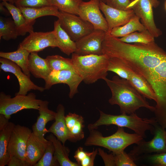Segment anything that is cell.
Wrapping results in <instances>:
<instances>
[{
    "label": "cell",
    "instance_id": "cell-2",
    "mask_svg": "<svg viewBox=\"0 0 166 166\" xmlns=\"http://www.w3.org/2000/svg\"><path fill=\"white\" fill-rule=\"evenodd\" d=\"M104 80L112 93L109 103L118 105L121 114H130L141 107L155 111V107L150 105L128 80L118 76H114L112 79L106 78Z\"/></svg>",
    "mask_w": 166,
    "mask_h": 166
},
{
    "label": "cell",
    "instance_id": "cell-31",
    "mask_svg": "<svg viewBox=\"0 0 166 166\" xmlns=\"http://www.w3.org/2000/svg\"><path fill=\"white\" fill-rule=\"evenodd\" d=\"M51 70H69L75 71L71 58H65L59 55L47 56L45 58Z\"/></svg>",
    "mask_w": 166,
    "mask_h": 166
},
{
    "label": "cell",
    "instance_id": "cell-15",
    "mask_svg": "<svg viewBox=\"0 0 166 166\" xmlns=\"http://www.w3.org/2000/svg\"><path fill=\"white\" fill-rule=\"evenodd\" d=\"M0 69L3 71L13 74L18 80L19 89L15 95H26L31 90L43 92L44 87L35 85L16 64L8 59L0 57Z\"/></svg>",
    "mask_w": 166,
    "mask_h": 166
},
{
    "label": "cell",
    "instance_id": "cell-41",
    "mask_svg": "<svg viewBox=\"0 0 166 166\" xmlns=\"http://www.w3.org/2000/svg\"><path fill=\"white\" fill-rule=\"evenodd\" d=\"M98 154L103 159L105 166H115L113 156L112 153L108 154L101 148L98 149Z\"/></svg>",
    "mask_w": 166,
    "mask_h": 166
},
{
    "label": "cell",
    "instance_id": "cell-14",
    "mask_svg": "<svg viewBox=\"0 0 166 166\" xmlns=\"http://www.w3.org/2000/svg\"><path fill=\"white\" fill-rule=\"evenodd\" d=\"M32 132V130L27 127L20 125L14 126L8 148L10 156H14L26 161V145Z\"/></svg>",
    "mask_w": 166,
    "mask_h": 166
},
{
    "label": "cell",
    "instance_id": "cell-23",
    "mask_svg": "<svg viewBox=\"0 0 166 166\" xmlns=\"http://www.w3.org/2000/svg\"><path fill=\"white\" fill-rule=\"evenodd\" d=\"M19 7L26 22L34 23L35 20L42 17L52 16L58 17L60 11L55 7L49 6L39 7Z\"/></svg>",
    "mask_w": 166,
    "mask_h": 166
},
{
    "label": "cell",
    "instance_id": "cell-35",
    "mask_svg": "<svg viewBox=\"0 0 166 166\" xmlns=\"http://www.w3.org/2000/svg\"><path fill=\"white\" fill-rule=\"evenodd\" d=\"M54 147L49 140L45 152L41 159L34 166H57L60 165L54 156Z\"/></svg>",
    "mask_w": 166,
    "mask_h": 166
},
{
    "label": "cell",
    "instance_id": "cell-16",
    "mask_svg": "<svg viewBox=\"0 0 166 166\" xmlns=\"http://www.w3.org/2000/svg\"><path fill=\"white\" fill-rule=\"evenodd\" d=\"M100 8L105 17L110 33L116 27L126 24L135 14L132 9L123 10L111 7L100 1Z\"/></svg>",
    "mask_w": 166,
    "mask_h": 166
},
{
    "label": "cell",
    "instance_id": "cell-22",
    "mask_svg": "<svg viewBox=\"0 0 166 166\" xmlns=\"http://www.w3.org/2000/svg\"><path fill=\"white\" fill-rule=\"evenodd\" d=\"M56 39L57 47L68 56L75 52L76 42L70 38L67 33L61 27L59 20L55 21L54 30Z\"/></svg>",
    "mask_w": 166,
    "mask_h": 166
},
{
    "label": "cell",
    "instance_id": "cell-49",
    "mask_svg": "<svg viewBox=\"0 0 166 166\" xmlns=\"http://www.w3.org/2000/svg\"><path fill=\"white\" fill-rule=\"evenodd\" d=\"M165 8L166 10V1H165Z\"/></svg>",
    "mask_w": 166,
    "mask_h": 166
},
{
    "label": "cell",
    "instance_id": "cell-37",
    "mask_svg": "<svg viewBox=\"0 0 166 166\" xmlns=\"http://www.w3.org/2000/svg\"><path fill=\"white\" fill-rule=\"evenodd\" d=\"M140 157H143L147 162L152 165L166 166V152L144 155L139 158Z\"/></svg>",
    "mask_w": 166,
    "mask_h": 166
},
{
    "label": "cell",
    "instance_id": "cell-48",
    "mask_svg": "<svg viewBox=\"0 0 166 166\" xmlns=\"http://www.w3.org/2000/svg\"><path fill=\"white\" fill-rule=\"evenodd\" d=\"M100 1H102L104 3H106V0H100Z\"/></svg>",
    "mask_w": 166,
    "mask_h": 166
},
{
    "label": "cell",
    "instance_id": "cell-44",
    "mask_svg": "<svg viewBox=\"0 0 166 166\" xmlns=\"http://www.w3.org/2000/svg\"><path fill=\"white\" fill-rule=\"evenodd\" d=\"M9 119L6 118L5 115L0 114V131L2 130L8 124Z\"/></svg>",
    "mask_w": 166,
    "mask_h": 166
},
{
    "label": "cell",
    "instance_id": "cell-28",
    "mask_svg": "<svg viewBox=\"0 0 166 166\" xmlns=\"http://www.w3.org/2000/svg\"><path fill=\"white\" fill-rule=\"evenodd\" d=\"M139 17L135 15L125 25L113 28L109 34L113 37L118 38L126 36L136 31H143L147 30L140 21Z\"/></svg>",
    "mask_w": 166,
    "mask_h": 166
},
{
    "label": "cell",
    "instance_id": "cell-19",
    "mask_svg": "<svg viewBox=\"0 0 166 166\" xmlns=\"http://www.w3.org/2000/svg\"><path fill=\"white\" fill-rule=\"evenodd\" d=\"M49 103L47 101H42L38 110L39 116L32 127V132L41 137H44L45 135L48 133L46 128L47 123L55 119L56 112L49 109Z\"/></svg>",
    "mask_w": 166,
    "mask_h": 166
},
{
    "label": "cell",
    "instance_id": "cell-10",
    "mask_svg": "<svg viewBox=\"0 0 166 166\" xmlns=\"http://www.w3.org/2000/svg\"><path fill=\"white\" fill-rule=\"evenodd\" d=\"M48 47H57L53 30L47 32L33 31L29 33L18 46V48L24 49L30 53L38 52Z\"/></svg>",
    "mask_w": 166,
    "mask_h": 166
},
{
    "label": "cell",
    "instance_id": "cell-30",
    "mask_svg": "<svg viewBox=\"0 0 166 166\" xmlns=\"http://www.w3.org/2000/svg\"><path fill=\"white\" fill-rule=\"evenodd\" d=\"M108 71H111L120 77L127 80L130 78L132 69L122 59L115 57L109 58Z\"/></svg>",
    "mask_w": 166,
    "mask_h": 166
},
{
    "label": "cell",
    "instance_id": "cell-18",
    "mask_svg": "<svg viewBox=\"0 0 166 166\" xmlns=\"http://www.w3.org/2000/svg\"><path fill=\"white\" fill-rule=\"evenodd\" d=\"M65 113L64 106L59 104L57 107L55 121L48 129V132L53 134L64 145L66 140H71L70 132L66 124Z\"/></svg>",
    "mask_w": 166,
    "mask_h": 166
},
{
    "label": "cell",
    "instance_id": "cell-45",
    "mask_svg": "<svg viewBox=\"0 0 166 166\" xmlns=\"http://www.w3.org/2000/svg\"><path fill=\"white\" fill-rule=\"evenodd\" d=\"M0 12L2 13H3V14L6 15L10 14L8 10L3 5L2 3H1L0 4Z\"/></svg>",
    "mask_w": 166,
    "mask_h": 166
},
{
    "label": "cell",
    "instance_id": "cell-32",
    "mask_svg": "<svg viewBox=\"0 0 166 166\" xmlns=\"http://www.w3.org/2000/svg\"><path fill=\"white\" fill-rule=\"evenodd\" d=\"M19 36L14 21L10 18L0 17V39L6 41L16 39Z\"/></svg>",
    "mask_w": 166,
    "mask_h": 166
},
{
    "label": "cell",
    "instance_id": "cell-9",
    "mask_svg": "<svg viewBox=\"0 0 166 166\" xmlns=\"http://www.w3.org/2000/svg\"><path fill=\"white\" fill-rule=\"evenodd\" d=\"M57 18L62 28L75 42L94 30L91 23L74 14L60 11Z\"/></svg>",
    "mask_w": 166,
    "mask_h": 166
},
{
    "label": "cell",
    "instance_id": "cell-40",
    "mask_svg": "<svg viewBox=\"0 0 166 166\" xmlns=\"http://www.w3.org/2000/svg\"><path fill=\"white\" fill-rule=\"evenodd\" d=\"M98 149H93V151L90 152H87L85 158L81 162L80 164L81 166H93L96 156L98 154Z\"/></svg>",
    "mask_w": 166,
    "mask_h": 166
},
{
    "label": "cell",
    "instance_id": "cell-21",
    "mask_svg": "<svg viewBox=\"0 0 166 166\" xmlns=\"http://www.w3.org/2000/svg\"><path fill=\"white\" fill-rule=\"evenodd\" d=\"M3 5L8 10L14 21L18 33V35L23 36L27 33L34 31V23H28L20 9L13 4L7 2H2Z\"/></svg>",
    "mask_w": 166,
    "mask_h": 166
},
{
    "label": "cell",
    "instance_id": "cell-50",
    "mask_svg": "<svg viewBox=\"0 0 166 166\" xmlns=\"http://www.w3.org/2000/svg\"><path fill=\"white\" fill-rule=\"evenodd\" d=\"M165 138H166V137H165Z\"/></svg>",
    "mask_w": 166,
    "mask_h": 166
},
{
    "label": "cell",
    "instance_id": "cell-36",
    "mask_svg": "<svg viewBox=\"0 0 166 166\" xmlns=\"http://www.w3.org/2000/svg\"><path fill=\"white\" fill-rule=\"evenodd\" d=\"M113 156L115 166H136L134 160L124 151L116 153Z\"/></svg>",
    "mask_w": 166,
    "mask_h": 166
},
{
    "label": "cell",
    "instance_id": "cell-25",
    "mask_svg": "<svg viewBox=\"0 0 166 166\" xmlns=\"http://www.w3.org/2000/svg\"><path fill=\"white\" fill-rule=\"evenodd\" d=\"M128 80L143 97L149 99L153 100L156 102V96L153 89L144 77L132 69L130 76Z\"/></svg>",
    "mask_w": 166,
    "mask_h": 166
},
{
    "label": "cell",
    "instance_id": "cell-4",
    "mask_svg": "<svg viewBox=\"0 0 166 166\" xmlns=\"http://www.w3.org/2000/svg\"><path fill=\"white\" fill-rule=\"evenodd\" d=\"M99 111L100 116L98 119L88 125L89 131L96 129L100 126L113 125L131 129L143 138L146 137L147 131H150L153 134L154 127L152 124L156 121L155 118H142L135 113L129 115L124 114L113 115L106 114L101 110Z\"/></svg>",
    "mask_w": 166,
    "mask_h": 166
},
{
    "label": "cell",
    "instance_id": "cell-33",
    "mask_svg": "<svg viewBox=\"0 0 166 166\" xmlns=\"http://www.w3.org/2000/svg\"><path fill=\"white\" fill-rule=\"evenodd\" d=\"M83 0H48L50 6L65 12L79 15V6Z\"/></svg>",
    "mask_w": 166,
    "mask_h": 166
},
{
    "label": "cell",
    "instance_id": "cell-29",
    "mask_svg": "<svg viewBox=\"0 0 166 166\" xmlns=\"http://www.w3.org/2000/svg\"><path fill=\"white\" fill-rule=\"evenodd\" d=\"M15 125L9 122L7 125L0 131V166L7 165L10 155L8 148L10 136Z\"/></svg>",
    "mask_w": 166,
    "mask_h": 166
},
{
    "label": "cell",
    "instance_id": "cell-47",
    "mask_svg": "<svg viewBox=\"0 0 166 166\" xmlns=\"http://www.w3.org/2000/svg\"><path fill=\"white\" fill-rule=\"evenodd\" d=\"M21 0H14V1L15 4L17 3V2H19L20 1H21Z\"/></svg>",
    "mask_w": 166,
    "mask_h": 166
},
{
    "label": "cell",
    "instance_id": "cell-20",
    "mask_svg": "<svg viewBox=\"0 0 166 166\" xmlns=\"http://www.w3.org/2000/svg\"><path fill=\"white\" fill-rule=\"evenodd\" d=\"M28 69L35 78L46 80L52 71L45 59L40 57L38 52L30 53L29 57Z\"/></svg>",
    "mask_w": 166,
    "mask_h": 166
},
{
    "label": "cell",
    "instance_id": "cell-24",
    "mask_svg": "<svg viewBox=\"0 0 166 166\" xmlns=\"http://www.w3.org/2000/svg\"><path fill=\"white\" fill-rule=\"evenodd\" d=\"M66 125L70 132L72 142H76L84 137L83 117L75 113H69L65 117Z\"/></svg>",
    "mask_w": 166,
    "mask_h": 166
},
{
    "label": "cell",
    "instance_id": "cell-8",
    "mask_svg": "<svg viewBox=\"0 0 166 166\" xmlns=\"http://www.w3.org/2000/svg\"><path fill=\"white\" fill-rule=\"evenodd\" d=\"M159 4L157 0H131L128 6L129 10H133L135 15L140 19L142 23L155 38L162 34L155 24L152 9Z\"/></svg>",
    "mask_w": 166,
    "mask_h": 166
},
{
    "label": "cell",
    "instance_id": "cell-3",
    "mask_svg": "<svg viewBox=\"0 0 166 166\" xmlns=\"http://www.w3.org/2000/svg\"><path fill=\"white\" fill-rule=\"evenodd\" d=\"M109 58L104 54L79 55L74 53L71 58L75 71L88 84L107 78Z\"/></svg>",
    "mask_w": 166,
    "mask_h": 166
},
{
    "label": "cell",
    "instance_id": "cell-12",
    "mask_svg": "<svg viewBox=\"0 0 166 166\" xmlns=\"http://www.w3.org/2000/svg\"><path fill=\"white\" fill-rule=\"evenodd\" d=\"M100 0L82 1L79 6L78 16L93 26L95 29L101 30L108 33L109 28L105 18L101 12Z\"/></svg>",
    "mask_w": 166,
    "mask_h": 166
},
{
    "label": "cell",
    "instance_id": "cell-43",
    "mask_svg": "<svg viewBox=\"0 0 166 166\" xmlns=\"http://www.w3.org/2000/svg\"><path fill=\"white\" fill-rule=\"evenodd\" d=\"M87 152L85 151L83 148L81 147H78L75 151L74 157L79 166L81 162L85 157Z\"/></svg>",
    "mask_w": 166,
    "mask_h": 166
},
{
    "label": "cell",
    "instance_id": "cell-6",
    "mask_svg": "<svg viewBox=\"0 0 166 166\" xmlns=\"http://www.w3.org/2000/svg\"><path fill=\"white\" fill-rule=\"evenodd\" d=\"M42 100L37 99L33 93L27 95H15L11 97L2 92L0 93V114L10 119L11 116L24 109L38 110Z\"/></svg>",
    "mask_w": 166,
    "mask_h": 166
},
{
    "label": "cell",
    "instance_id": "cell-5",
    "mask_svg": "<svg viewBox=\"0 0 166 166\" xmlns=\"http://www.w3.org/2000/svg\"><path fill=\"white\" fill-rule=\"evenodd\" d=\"M89 132V136L85 143V146L103 147L114 153L124 151L128 146L134 144H137L144 138L136 133H127L124 131L123 127H118L114 133L107 136H104L96 129Z\"/></svg>",
    "mask_w": 166,
    "mask_h": 166
},
{
    "label": "cell",
    "instance_id": "cell-34",
    "mask_svg": "<svg viewBox=\"0 0 166 166\" xmlns=\"http://www.w3.org/2000/svg\"><path fill=\"white\" fill-rule=\"evenodd\" d=\"M155 38L147 30L134 32L119 38L121 41L128 43H133L147 44L155 42Z\"/></svg>",
    "mask_w": 166,
    "mask_h": 166
},
{
    "label": "cell",
    "instance_id": "cell-38",
    "mask_svg": "<svg viewBox=\"0 0 166 166\" xmlns=\"http://www.w3.org/2000/svg\"><path fill=\"white\" fill-rule=\"evenodd\" d=\"M17 7H39L50 6L48 0H21L15 3Z\"/></svg>",
    "mask_w": 166,
    "mask_h": 166
},
{
    "label": "cell",
    "instance_id": "cell-46",
    "mask_svg": "<svg viewBox=\"0 0 166 166\" xmlns=\"http://www.w3.org/2000/svg\"><path fill=\"white\" fill-rule=\"evenodd\" d=\"M2 2H7L13 4L15 3L14 0H0Z\"/></svg>",
    "mask_w": 166,
    "mask_h": 166
},
{
    "label": "cell",
    "instance_id": "cell-17",
    "mask_svg": "<svg viewBox=\"0 0 166 166\" xmlns=\"http://www.w3.org/2000/svg\"><path fill=\"white\" fill-rule=\"evenodd\" d=\"M49 140L32 132L27 142L26 160L30 166H34L41 159L45 152Z\"/></svg>",
    "mask_w": 166,
    "mask_h": 166
},
{
    "label": "cell",
    "instance_id": "cell-26",
    "mask_svg": "<svg viewBox=\"0 0 166 166\" xmlns=\"http://www.w3.org/2000/svg\"><path fill=\"white\" fill-rule=\"evenodd\" d=\"M46 139L51 141L54 147V156L61 166H79L76 162L71 161L69 158L70 150L59 140L52 133L48 136Z\"/></svg>",
    "mask_w": 166,
    "mask_h": 166
},
{
    "label": "cell",
    "instance_id": "cell-11",
    "mask_svg": "<svg viewBox=\"0 0 166 166\" xmlns=\"http://www.w3.org/2000/svg\"><path fill=\"white\" fill-rule=\"evenodd\" d=\"M82 81L81 77L74 71H52L45 81L44 88L45 89H49L53 85L56 84H66L69 88V97L72 98L78 93V87Z\"/></svg>",
    "mask_w": 166,
    "mask_h": 166
},
{
    "label": "cell",
    "instance_id": "cell-13",
    "mask_svg": "<svg viewBox=\"0 0 166 166\" xmlns=\"http://www.w3.org/2000/svg\"><path fill=\"white\" fill-rule=\"evenodd\" d=\"M106 32L95 29L76 42V50L74 53L79 55L103 54L102 44Z\"/></svg>",
    "mask_w": 166,
    "mask_h": 166
},
{
    "label": "cell",
    "instance_id": "cell-1",
    "mask_svg": "<svg viewBox=\"0 0 166 166\" xmlns=\"http://www.w3.org/2000/svg\"><path fill=\"white\" fill-rule=\"evenodd\" d=\"M103 52L109 58L122 59L133 71L144 77L156 96L155 112L166 113V52L155 42L132 44L109 35L104 42Z\"/></svg>",
    "mask_w": 166,
    "mask_h": 166
},
{
    "label": "cell",
    "instance_id": "cell-39",
    "mask_svg": "<svg viewBox=\"0 0 166 166\" xmlns=\"http://www.w3.org/2000/svg\"><path fill=\"white\" fill-rule=\"evenodd\" d=\"M130 0H106L105 3L113 8L123 10H129L128 6Z\"/></svg>",
    "mask_w": 166,
    "mask_h": 166
},
{
    "label": "cell",
    "instance_id": "cell-7",
    "mask_svg": "<svg viewBox=\"0 0 166 166\" xmlns=\"http://www.w3.org/2000/svg\"><path fill=\"white\" fill-rule=\"evenodd\" d=\"M154 135L150 140L146 141L142 140L135 146L128 153L134 160H137L142 155L166 152V131L156 121L153 123Z\"/></svg>",
    "mask_w": 166,
    "mask_h": 166
},
{
    "label": "cell",
    "instance_id": "cell-42",
    "mask_svg": "<svg viewBox=\"0 0 166 166\" xmlns=\"http://www.w3.org/2000/svg\"><path fill=\"white\" fill-rule=\"evenodd\" d=\"M7 165L8 166H30L27 161L12 156H10Z\"/></svg>",
    "mask_w": 166,
    "mask_h": 166
},
{
    "label": "cell",
    "instance_id": "cell-27",
    "mask_svg": "<svg viewBox=\"0 0 166 166\" xmlns=\"http://www.w3.org/2000/svg\"><path fill=\"white\" fill-rule=\"evenodd\" d=\"M30 53L27 50L18 48L14 51L0 52V57L10 60L19 66L23 72L30 77V73L28 69L29 57Z\"/></svg>",
    "mask_w": 166,
    "mask_h": 166
}]
</instances>
